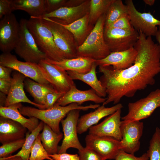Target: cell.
<instances>
[{"mask_svg": "<svg viewBox=\"0 0 160 160\" xmlns=\"http://www.w3.org/2000/svg\"><path fill=\"white\" fill-rule=\"evenodd\" d=\"M138 32L134 46L137 54L132 65L124 70L115 69L111 66H99L102 73L99 80L107 95L103 105L119 103L123 97H133L138 91L155 83V77L160 72V45L152 36Z\"/></svg>", "mask_w": 160, "mask_h": 160, "instance_id": "6da1fadb", "label": "cell"}, {"mask_svg": "<svg viewBox=\"0 0 160 160\" xmlns=\"http://www.w3.org/2000/svg\"><path fill=\"white\" fill-rule=\"evenodd\" d=\"M98 106L97 104L83 106L74 103L65 106L55 104L53 107L45 109L22 105L19 110L23 116L36 118L48 125L55 132L59 134L61 133L59 124L71 111L75 109L86 111L97 108Z\"/></svg>", "mask_w": 160, "mask_h": 160, "instance_id": "7a4b0ae2", "label": "cell"}, {"mask_svg": "<svg viewBox=\"0 0 160 160\" xmlns=\"http://www.w3.org/2000/svg\"><path fill=\"white\" fill-rule=\"evenodd\" d=\"M106 14L100 17L92 30L83 43L77 47V57L90 58L98 60L111 53L104 37Z\"/></svg>", "mask_w": 160, "mask_h": 160, "instance_id": "3957f363", "label": "cell"}, {"mask_svg": "<svg viewBox=\"0 0 160 160\" xmlns=\"http://www.w3.org/2000/svg\"><path fill=\"white\" fill-rule=\"evenodd\" d=\"M27 25L38 47L45 54L47 59L55 61L66 59L55 44L52 32L42 18L30 17L27 20Z\"/></svg>", "mask_w": 160, "mask_h": 160, "instance_id": "277c9868", "label": "cell"}, {"mask_svg": "<svg viewBox=\"0 0 160 160\" xmlns=\"http://www.w3.org/2000/svg\"><path fill=\"white\" fill-rule=\"evenodd\" d=\"M27 20L22 18L20 21L19 38L14 49L16 54L25 61L38 64L47 57L39 49L30 31Z\"/></svg>", "mask_w": 160, "mask_h": 160, "instance_id": "5b68a950", "label": "cell"}, {"mask_svg": "<svg viewBox=\"0 0 160 160\" xmlns=\"http://www.w3.org/2000/svg\"><path fill=\"white\" fill-rule=\"evenodd\" d=\"M160 106V89L151 92L146 97L128 104V112L121 117L122 123L140 121L149 117Z\"/></svg>", "mask_w": 160, "mask_h": 160, "instance_id": "8992f818", "label": "cell"}, {"mask_svg": "<svg viewBox=\"0 0 160 160\" xmlns=\"http://www.w3.org/2000/svg\"><path fill=\"white\" fill-rule=\"evenodd\" d=\"M40 18H42L44 23L52 32L55 44L63 53L65 59L77 57V47L73 34L59 23L52 19Z\"/></svg>", "mask_w": 160, "mask_h": 160, "instance_id": "52a82bcc", "label": "cell"}, {"mask_svg": "<svg viewBox=\"0 0 160 160\" xmlns=\"http://www.w3.org/2000/svg\"><path fill=\"white\" fill-rule=\"evenodd\" d=\"M139 36V32L134 29L127 30L104 27L105 41L111 52L124 51L134 47Z\"/></svg>", "mask_w": 160, "mask_h": 160, "instance_id": "ba28073f", "label": "cell"}, {"mask_svg": "<svg viewBox=\"0 0 160 160\" xmlns=\"http://www.w3.org/2000/svg\"><path fill=\"white\" fill-rule=\"evenodd\" d=\"M0 65L10 68L41 84L50 85L42 75L38 64L20 61L10 52L1 54Z\"/></svg>", "mask_w": 160, "mask_h": 160, "instance_id": "9c48e42d", "label": "cell"}, {"mask_svg": "<svg viewBox=\"0 0 160 160\" xmlns=\"http://www.w3.org/2000/svg\"><path fill=\"white\" fill-rule=\"evenodd\" d=\"M131 24L134 29L141 31L146 36H155L160 26V20L155 18L150 12L141 13L136 9L132 0L125 1Z\"/></svg>", "mask_w": 160, "mask_h": 160, "instance_id": "30bf717a", "label": "cell"}, {"mask_svg": "<svg viewBox=\"0 0 160 160\" xmlns=\"http://www.w3.org/2000/svg\"><path fill=\"white\" fill-rule=\"evenodd\" d=\"M81 110H71L65 119L61 121L63 132V138L61 145L58 146L57 153H66L70 148L80 150L84 147L80 143L77 135V126Z\"/></svg>", "mask_w": 160, "mask_h": 160, "instance_id": "8fae6325", "label": "cell"}, {"mask_svg": "<svg viewBox=\"0 0 160 160\" xmlns=\"http://www.w3.org/2000/svg\"><path fill=\"white\" fill-rule=\"evenodd\" d=\"M38 65L43 76L55 91L65 93L75 85L66 71L59 70L46 59L41 61Z\"/></svg>", "mask_w": 160, "mask_h": 160, "instance_id": "7c38bea8", "label": "cell"}, {"mask_svg": "<svg viewBox=\"0 0 160 160\" xmlns=\"http://www.w3.org/2000/svg\"><path fill=\"white\" fill-rule=\"evenodd\" d=\"M20 24L13 13L4 16L0 21V49L9 53L14 49L18 40Z\"/></svg>", "mask_w": 160, "mask_h": 160, "instance_id": "4fadbf2b", "label": "cell"}, {"mask_svg": "<svg viewBox=\"0 0 160 160\" xmlns=\"http://www.w3.org/2000/svg\"><path fill=\"white\" fill-rule=\"evenodd\" d=\"M85 141L86 147L95 151L105 160L114 159L121 149V141L110 137L88 134Z\"/></svg>", "mask_w": 160, "mask_h": 160, "instance_id": "5bb4252c", "label": "cell"}, {"mask_svg": "<svg viewBox=\"0 0 160 160\" xmlns=\"http://www.w3.org/2000/svg\"><path fill=\"white\" fill-rule=\"evenodd\" d=\"M144 125L140 121H134L127 123L121 122L122 139L121 150L134 154L139 149L140 139L142 135Z\"/></svg>", "mask_w": 160, "mask_h": 160, "instance_id": "9a60e30c", "label": "cell"}, {"mask_svg": "<svg viewBox=\"0 0 160 160\" xmlns=\"http://www.w3.org/2000/svg\"><path fill=\"white\" fill-rule=\"evenodd\" d=\"M90 5V0H85L77 6L62 7L40 17L50 18L61 24H68L88 13Z\"/></svg>", "mask_w": 160, "mask_h": 160, "instance_id": "2e32d148", "label": "cell"}, {"mask_svg": "<svg viewBox=\"0 0 160 160\" xmlns=\"http://www.w3.org/2000/svg\"><path fill=\"white\" fill-rule=\"evenodd\" d=\"M121 109L109 116L100 124L89 129V134L100 136H108L121 141L122 139Z\"/></svg>", "mask_w": 160, "mask_h": 160, "instance_id": "e0dca14e", "label": "cell"}, {"mask_svg": "<svg viewBox=\"0 0 160 160\" xmlns=\"http://www.w3.org/2000/svg\"><path fill=\"white\" fill-rule=\"evenodd\" d=\"M106 98L98 95L92 88L86 90H81L76 87V85L71 87L70 89L56 102L55 105L65 106L72 103H77L81 105L83 103L92 101L96 104L104 103Z\"/></svg>", "mask_w": 160, "mask_h": 160, "instance_id": "ac0fdd59", "label": "cell"}, {"mask_svg": "<svg viewBox=\"0 0 160 160\" xmlns=\"http://www.w3.org/2000/svg\"><path fill=\"white\" fill-rule=\"evenodd\" d=\"M137 54L136 50L133 47L122 51L111 52L105 58L96 60L97 66H111L116 70H124L133 64Z\"/></svg>", "mask_w": 160, "mask_h": 160, "instance_id": "d6986e66", "label": "cell"}, {"mask_svg": "<svg viewBox=\"0 0 160 160\" xmlns=\"http://www.w3.org/2000/svg\"><path fill=\"white\" fill-rule=\"evenodd\" d=\"M26 77L16 71L12 76V84L9 92L7 96L5 106L7 107L21 102L33 105L40 109H45L43 105L31 100L26 95L24 90V81Z\"/></svg>", "mask_w": 160, "mask_h": 160, "instance_id": "ffe728a7", "label": "cell"}, {"mask_svg": "<svg viewBox=\"0 0 160 160\" xmlns=\"http://www.w3.org/2000/svg\"><path fill=\"white\" fill-rule=\"evenodd\" d=\"M123 107L122 104L120 103L110 107H106L102 105L94 111L81 116L78 122V133L81 134L85 132L90 127L97 124L102 119L112 114Z\"/></svg>", "mask_w": 160, "mask_h": 160, "instance_id": "44dd1931", "label": "cell"}, {"mask_svg": "<svg viewBox=\"0 0 160 160\" xmlns=\"http://www.w3.org/2000/svg\"><path fill=\"white\" fill-rule=\"evenodd\" d=\"M27 130L19 123L0 116V142L2 144L25 138Z\"/></svg>", "mask_w": 160, "mask_h": 160, "instance_id": "7402d4cb", "label": "cell"}, {"mask_svg": "<svg viewBox=\"0 0 160 160\" xmlns=\"http://www.w3.org/2000/svg\"><path fill=\"white\" fill-rule=\"evenodd\" d=\"M46 60L62 71H72L80 73H85L91 70L96 60L84 57L63 59L60 61H54L48 59Z\"/></svg>", "mask_w": 160, "mask_h": 160, "instance_id": "603a6c76", "label": "cell"}, {"mask_svg": "<svg viewBox=\"0 0 160 160\" xmlns=\"http://www.w3.org/2000/svg\"><path fill=\"white\" fill-rule=\"evenodd\" d=\"M21 103L8 106H0V116L15 121L23 125L31 133L39 123V119L34 117L26 118L21 114L19 108L22 106Z\"/></svg>", "mask_w": 160, "mask_h": 160, "instance_id": "cb8c5ba5", "label": "cell"}, {"mask_svg": "<svg viewBox=\"0 0 160 160\" xmlns=\"http://www.w3.org/2000/svg\"><path fill=\"white\" fill-rule=\"evenodd\" d=\"M59 23L73 34L77 47L83 43L94 27L89 23V13L70 24Z\"/></svg>", "mask_w": 160, "mask_h": 160, "instance_id": "d4e9b609", "label": "cell"}, {"mask_svg": "<svg viewBox=\"0 0 160 160\" xmlns=\"http://www.w3.org/2000/svg\"><path fill=\"white\" fill-rule=\"evenodd\" d=\"M97 66L95 62L94 63L90 70L85 73H80L70 71L67 72L73 80H78L84 82L90 86L98 95L104 98L107 94L105 88L97 76L96 68Z\"/></svg>", "mask_w": 160, "mask_h": 160, "instance_id": "484cf974", "label": "cell"}, {"mask_svg": "<svg viewBox=\"0 0 160 160\" xmlns=\"http://www.w3.org/2000/svg\"><path fill=\"white\" fill-rule=\"evenodd\" d=\"M24 86L26 90L33 98L34 102L44 106L47 94L55 91L51 85L41 84L28 77L25 80Z\"/></svg>", "mask_w": 160, "mask_h": 160, "instance_id": "4316f807", "label": "cell"}, {"mask_svg": "<svg viewBox=\"0 0 160 160\" xmlns=\"http://www.w3.org/2000/svg\"><path fill=\"white\" fill-rule=\"evenodd\" d=\"M39 135L44 147L49 155L57 153L58 144L63 138V133H56L44 123L42 132Z\"/></svg>", "mask_w": 160, "mask_h": 160, "instance_id": "83f0119b", "label": "cell"}, {"mask_svg": "<svg viewBox=\"0 0 160 160\" xmlns=\"http://www.w3.org/2000/svg\"><path fill=\"white\" fill-rule=\"evenodd\" d=\"M13 11L20 10L30 17H38L45 14L44 0H13Z\"/></svg>", "mask_w": 160, "mask_h": 160, "instance_id": "f1b7e54d", "label": "cell"}, {"mask_svg": "<svg viewBox=\"0 0 160 160\" xmlns=\"http://www.w3.org/2000/svg\"><path fill=\"white\" fill-rule=\"evenodd\" d=\"M44 123L41 121L37 127L31 133L27 132L25 142L21 149L17 153L10 156L11 157L18 156L23 160H29L34 143L40 132L42 130Z\"/></svg>", "mask_w": 160, "mask_h": 160, "instance_id": "f546056e", "label": "cell"}, {"mask_svg": "<svg viewBox=\"0 0 160 160\" xmlns=\"http://www.w3.org/2000/svg\"><path fill=\"white\" fill-rule=\"evenodd\" d=\"M128 14V8L121 0H114L106 13L104 27L113 23L122 16Z\"/></svg>", "mask_w": 160, "mask_h": 160, "instance_id": "4dcf8cb0", "label": "cell"}, {"mask_svg": "<svg viewBox=\"0 0 160 160\" xmlns=\"http://www.w3.org/2000/svg\"><path fill=\"white\" fill-rule=\"evenodd\" d=\"M114 0H91L89 12L90 23L93 25L103 15L106 14Z\"/></svg>", "mask_w": 160, "mask_h": 160, "instance_id": "1f68e13d", "label": "cell"}, {"mask_svg": "<svg viewBox=\"0 0 160 160\" xmlns=\"http://www.w3.org/2000/svg\"><path fill=\"white\" fill-rule=\"evenodd\" d=\"M149 160H160V129L157 127L147 151Z\"/></svg>", "mask_w": 160, "mask_h": 160, "instance_id": "d6a6232c", "label": "cell"}, {"mask_svg": "<svg viewBox=\"0 0 160 160\" xmlns=\"http://www.w3.org/2000/svg\"><path fill=\"white\" fill-rule=\"evenodd\" d=\"M53 160L44 147L39 135L35 140L29 160Z\"/></svg>", "mask_w": 160, "mask_h": 160, "instance_id": "836d02e7", "label": "cell"}, {"mask_svg": "<svg viewBox=\"0 0 160 160\" xmlns=\"http://www.w3.org/2000/svg\"><path fill=\"white\" fill-rule=\"evenodd\" d=\"M25 138L20 139L3 144L0 147V158H4L11 154L23 147Z\"/></svg>", "mask_w": 160, "mask_h": 160, "instance_id": "e575fe53", "label": "cell"}, {"mask_svg": "<svg viewBox=\"0 0 160 160\" xmlns=\"http://www.w3.org/2000/svg\"><path fill=\"white\" fill-rule=\"evenodd\" d=\"M80 160H105L97 152L86 147L78 151Z\"/></svg>", "mask_w": 160, "mask_h": 160, "instance_id": "d590c367", "label": "cell"}, {"mask_svg": "<svg viewBox=\"0 0 160 160\" xmlns=\"http://www.w3.org/2000/svg\"><path fill=\"white\" fill-rule=\"evenodd\" d=\"M104 27L127 30L134 29L131 24L128 14L122 16L113 23Z\"/></svg>", "mask_w": 160, "mask_h": 160, "instance_id": "8d00e7d4", "label": "cell"}, {"mask_svg": "<svg viewBox=\"0 0 160 160\" xmlns=\"http://www.w3.org/2000/svg\"><path fill=\"white\" fill-rule=\"evenodd\" d=\"M67 1L65 0H44L45 14L52 12L62 7H66Z\"/></svg>", "mask_w": 160, "mask_h": 160, "instance_id": "74e56055", "label": "cell"}, {"mask_svg": "<svg viewBox=\"0 0 160 160\" xmlns=\"http://www.w3.org/2000/svg\"><path fill=\"white\" fill-rule=\"evenodd\" d=\"M115 160H149L147 153H143L139 157H137L132 154L127 153L120 150Z\"/></svg>", "mask_w": 160, "mask_h": 160, "instance_id": "f35d334b", "label": "cell"}, {"mask_svg": "<svg viewBox=\"0 0 160 160\" xmlns=\"http://www.w3.org/2000/svg\"><path fill=\"white\" fill-rule=\"evenodd\" d=\"M64 94L55 91L47 94L45 96V104L44 105L45 109L53 107L57 101Z\"/></svg>", "mask_w": 160, "mask_h": 160, "instance_id": "ab89813d", "label": "cell"}, {"mask_svg": "<svg viewBox=\"0 0 160 160\" xmlns=\"http://www.w3.org/2000/svg\"><path fill=\"white\" fill-rule=\"evenodd\" d=\"M13 0H0V18L12 13Z\"/></svg>", "mask_w": 160, "mask_h": 160, "instance_id": "60d3db41", "label": "cell"}, {"mask_svg": "<svg viewBox=\"0 0 160 160\" xmlns=\"http://www.w3.org/2000/svg\"><path fill=\"white\" fill-rule=\"evenodd\" d=\"M53 160H80L78 154H70L66 153L49 155Z\"/></svg>", "mask_w": 160, "mask_h": 160, "instance_id": "b9f144b4", "label": "cell"}, {"mask_svg": "<svg viewBox=\"0 0 160 160\" xmlns=\"http://www.w3.org/2000/svg\"><path fill=\"white\" fill-rule=\"evenodd\" d=\"M12 84V78L9 79H0V91L7 95L9 94Z\"/></svg>", "mask_w": 160, "mask_h": 160, "instance_id": "7bdbcfd3", "label": "cell"}, {"mask_svg": "<svg viewBox=\"0 0 160 160\" xmlns=\"http://www.w3.org/2000/svg\"><path fill=\"white\" fill-rule=\"evenodd\" d=\"M13 70L12 69L10 68L0 65V79H11L12 77L11 76V74Z\"/></svg>", "mask_w": 160, "mask_h": 160, "instance_id": "ee69618b", "label": "cell"}, {"mask_svg": "<svg viewBox=\"0 0 160 160\" xmlns=\"http://www.w3.org/2000/svg\"><path fill=\"white\" fill-rule=\"evenodd\" d=\"M7 95L0 92V106H5L7 99Z\"/></svg>", "mask_w": 160, "mask_h": 160, "instance_id": "f6af8a7d", "label": "cell"}, {"mask_svg": "<svg viewBox=\"0 0 160 160\" xmlns=\"http://www.w3.org/2000/svg\"><path fill=\"white\" fill-rule=\"evenodd\" d=\"M0 160H23L20 157L16 156L11 157L10 156L4 157L0 158Z\"/></svg>", "mask_w": 160, "mask_h": 160, "instance_id": "bcb514c9", "label": "cell"}, {"mask_svg": "<svg viewBox=\"0 0 160 160\" xmlns=\"http://www.w3.org/2000/svg\"><path fill=\"white\" fill-rule=\"evenodd\" d=\"M143 1L145 4L151 6L154 4L155 1V0H143Z\"/></svg>", "mask_w": 160, "mask_h": 160, "instance_id": "7dc6e473", "label": "cell"}, {"mask_svg": "<svg viewBox=\"0 0 160 160\" xmlns=\"http://www.w3.org/2000/svg\"><path fill=\"white\" fill-rule=\"evenodd\" d=\"M155 36L156 40L158 42V43L160 45V31H159V30L156 33Z\"/></svg>", "mask_w": 160, "mask_h": 160, "instance_id": "c3c4849f", "label": "cell"}, {"mask_svg": "<svg viewBox=\"0 0 160 160\" xmlns=\"http://www.w3.org/2000/svg\"><path fill=\"white\" fill-rule=\"evenodd\" d=\"M159 31H160V26H159Z\"/></svg>", "mask_w": 160, "mask_h": 160, "instance_id": "681fc988", "label": "cell"}, {"mask_svg": "<svg viewBox=\"0 0 160 160\" xmlns=\"http://www.w3.org/2000/svg\"></svg>", "mask_w": 160, "mask_h": 160, "instance_id": "f907efd6", "label": "cell"}]
</instances>
